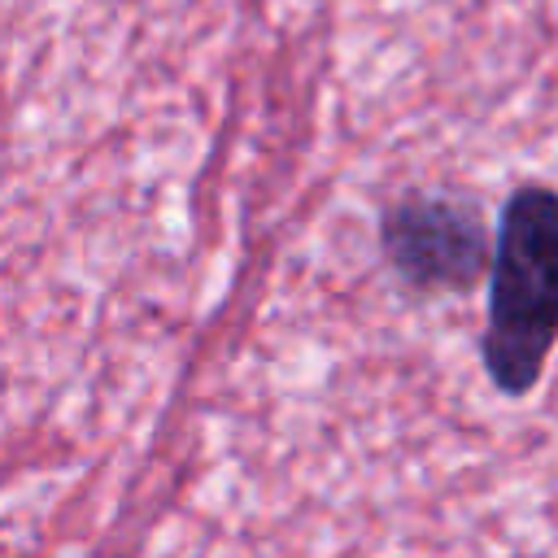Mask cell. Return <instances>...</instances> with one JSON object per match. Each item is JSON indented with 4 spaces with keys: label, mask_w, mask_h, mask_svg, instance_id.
Segmentation results:
<instances>
[{
    "label": "cell",
    "mask_w": 558,
    "mask_h": 558,
    "mask_svg": "<svg viewBox=\"0 0 558 558\" xmlns=\"http://www.w3.org/2000/svg\"><path fill=\"white\" fill-rule=\"evenodd\" d=\"M558 344V192L523 183L510 192L488 257L484 375L501 397H527Z\"/></svg>",
    "instance_id": "cell-1"
},
{
    "label": "cell",
    "mask_w": 558,
    "mask_h": 558,
    "mask_svg": "<svg viewBox=\"0 0 558 558\" xmlns=\"http://www.w3.org/2000/svg\"><path fill=\"white\" fill-rule=\"evenodd\" d=\"M379 244L388 266L414 292H466L493 257L488 227L471 201L423 192L384 209Z\"/></svg>",
    "instance_id": "cell-2"
}]
</instances>
